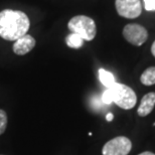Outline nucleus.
<instances>
[{
	"instance_id": "nucleus-1",
	"label": "nucleus",
	"mask_w": 155,
	"mask_h": 155,
	"mask_svg": "<svg viewBox=\"0 0 155 155\" xmlns=\"http://www.w3.org/2000/svg\"><path fill=\"white\" fill-rule=\"evenodd\" d=\"M29 26V18L22 11L5 9L0 12V36L3 39L15 41L26 35Z\"/></svg>"
},
{
	"instance_id": "nucleus-2",
	"label": "nucleus",
	"mask_w": 155,
	"mask_h": 155,
	"mask_svg": "<svg viewBox=\"0 0 155 155\" xmlns=\"http://www.w3.org/2000/svg\"><path fill=\"white\" fill-rule=\"evenodd\" d=\"M68 27L72 31V33H76L84 40H88V41L94 39L96 33H97V27H96L95 21L91 17L86 16V15L74 16L69 21Z\"/></svg>"
},
{
	"instance_id": "nucleus-3",
	"label": "nucleus",
	"mask_w": 155,
	"mask_h": 155,
	"mask_svg": "<svg viewBox=\"0 0 155 155\" xmlns=\"http://www.w3.org/2000/svg\"><path fill=\"white\" fill-rule=\"evenodd\" d=\"M111 92L113 96V102L118 107L124 110H130L136 105L137 97L130 87L124 84L116 83L111 87Z\"/></svg>"
},
{
	"instance_id": "nucleus-4",
	"label": "nucleus",
	"mask_w": 155,
	"mask_h": 155,
	"mask_svg": "<svg viewBox=\"0 0 155 155\" xmlns=\"http://www.w3.org/2000/svg\"><path fill=\"white\" fill-rule=\"evenodd\" d=\"M132 149V142L125 136L111 139L104 145L103 155H128Z\"/></svg>"
},
{
	"instance_id": "nucleus-5",
	"label": "nucleus",
	"mask_w": 155,
	"mask_h": 155,
	"mask_svg": "<svg viewBox=\"0 0 155 155\" xmlns=\"http://www.w3.org/2000/svg\"><path fill=\"white\" fill-rule=\"evenodd\" d=\"M123 36L133 45L140 46L148 38V32L144 26L137 23H130L124 27Z\"/></svg>"
},
{
	"instance_id": "nucleus-6",
	"label": "nucleus",
	"mask_w": 155,
	"mask_h": 155,
	"mask_svg": "<svg viewBox=\"0 0 155 155\" xmlns=\"http://www.w3.org/2000/svg\"><path fill=\"white\" fill-rule=\"evenodd\" d=\"M118 14L125 18H136L141 14L142 6L140 0H115Z\"/></svg>"
},
{
	"instance_id": "nucleus-7",
	"label": "nucleus",
	"mask_w": 155,
	"mask_h": 155,
	"mask_svg": "<svg viewBox=\"0 0 155 155\" xmlns=\"http://www.w3.org/2000/svg\"><path fill=\"white\" fill-rule=\"evenodd\" d=\"M35 39L31 35H25L17 40H15L13 45V52L18 55H24L35 48Z\"/></svg>"
},
{
	"instance_id": "nucleus-8",
	"label": "nucleus",
	"mask_w": 155,
	"mask_h": 155,
	"mask_svg": "<svg viewBox=\"0 0 155 155\" xmlns=\"http://www.w3.org/2000/svg\"><path fill=\"white\" fill-rule=\"evenodd\" d=\"M155 106V93H148L141 99L140 105L137 110V114L141 117H145L152 112Z\"/></svg>"
},
{
	"instance_id": "nucleus-9",
	"label": "nucleus",
	"mask_w": 155,
	"mask_h": 155,
	"mask_svg": "<svg viewBox=\"0 0 155 155\" xmlns=\"http://www.w3.org/2000/svg\"><path fill=\"white\" fill-rule=\"evenodd\" d=\"M99 79H100V82L103 84V86L106 87L107 89L111 88L114 84H116L115 77L113 74L104 69L99 70Z\"/></svg>"
},
{
	"instance_id": "nucleus-10",
	"label": "nucleus",
	"mask_w": 155,
	"mask_h": 155,
	"mask_svg": "<svg viewBox=\"0 0 155 155\" xmlns=\"http://www.w3.org/2000/svg\"><path fill=\"white\" fill-rule=\"evenodd\" d=\"M140 82L145 86H152L155 84V67H150L143 72L140 77Z\"/></svg>"
},
{
	"instance_id": "nucleus-11",
	"label": "nucleus",
	"mask_w": 155,
	"mask_h": 155,
	"mask_svg": "<svg viewBox=\"0 0 155 155\" xmlns=\"http://www.w3.org/2000/svg\"><path fill=\"white\" fill-rule=\"evenodd\" d=\"M66 42L68 46L72 48H80L84 45V39L76 33H71L66 38Z\"/></svg>"
},
{
	"instance_id": "nucleus-12",
	"label": "nucleus",
	"mask_w": 155,
	"mask_h": 155,
	"mask_svg": "<svg viewBox=\"0 0 155 155\" xmlns=\"http://www.w3.org/2000/svg\"><path fill=\"white\" fill-rule=\"evenodd\" d=\"M6 127H7V115L5 111L0 109V135L5 132Z\"/></svg>"
},
{
	"instance_id": "nucleus-13",
	"label": "nucleus",
	"mask_w": 155,
	"mask_h": 155,
	"mask_svg": "<svg viewBox=\"0 0 155 155\" xmlns=\"http://www.w3.org/2000/svg\"><path fill=\"white\" fill-rule=\"evenodd\" d=\"M101 99L105 105H110L113 103V96H112V92H111L110 88L106 89V91H105L103 93V95H102Z\"/></svg>"
},
{
	"instance_id": "nucleus-14",
	"label": "nucleus",
	"mask_w": 155,
	"mask_h": 155,
	"mask_svg": "<svg viewBox=\"0 0 155 155\" xmlns=\"http://www.w3.org/2000/svg\"><path fill=\"white\" fill-rule=\"evenodd\" d=\"M103 105H105V104L103 103V101H102L101 98H99V97L93 98V100H92V107L95 108L96 110H100Z\"/></svg>"
},
{
	"instance_id": "nucleus-15",
	"label": "nucleus",
	"mask_w": 155,
	"mask_h": 155,
	"mask_svg": "<svg viewBox=\"0 0 155 155\" xmlns=\"http://www.w3.org/2000/svg\"><path fill=\"white\" fill-rule=\"evenodd\" d=\"M144 5L147 11L155 10V0H144Z\"/></svg>"
},
{
	"instance_id": "nucleus-16",
	"label": "nucleus",
	"mask_w": 155,
	"mask_h": 155,
	"mask_svg": "<svg viewBox=\"0 0 155 155\" xmlns=\"http://www.w3.org/2000/svg\"><path fill=\"white\" fill-rule=\"evenodd\" d=\"M113 118H114V115L112 113H108L106 115V120L108 121V122H111V121L113 120Z\"/></svg>"
},
{
	"instance_id": "nucleus-17",
	"label": "nucleus",
	"mask_w": 155,
	"mask_h": 155,
	"mask_svg": "<svg viewBox=\"0 0 155 155\" xmlns=\"http://www.w3.org/2000/svg\"><path fill=\"white\" fill-rule=\"evenodd\" d=\"M151 52H152L153 57L155 58V40H154V42L152 43V45H151Z\"/></svg>"
},
{
	"instance_id": "nucleus-18",
	"label": "nucleus",
	"mask_w": 155,
	"mask_h": 155,
	"mask_svg": "<svg viewBox=\"0 0 155 155\" xmlns=\"http://www.w3.org/2000/svg\"><path fill=\"white\" fill-rule=\"evenodd\" d=\"M139 155H155L153 152H150V151H145V152H142Z\"/></svg>"
},
{
	"instance_id": "nucleus-19",
	"label": "nucleus",
	"mask_w": 155,
	"mask_h": 155,
	"mask_svg": "<svg viewBox=\"0 0 155 155\" xmlns=\"http://www.w3.org/2000/svg\"><path fill=\"white\" fill-rule=\"evenodd\" d=\"M0 155H1V154H0Z\"/></svg>"
}]
</instances>
